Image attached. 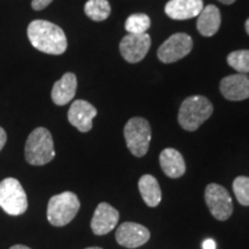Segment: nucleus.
Returning <instances> with one entry per match:
<instances>
[{"mask_svg":"<svg viewBox=\"0 0 249 249\" xmlns=\"http://www.w3.org/2000/svg\"><path fill=\"white\" fill-rule=\"evenodd\" d=\"M220 23H222V17L219 9L214 5H208L198 14L196 28L202 36L211 37L219 30Z\"/></svg>","mask_w":249,"mask_h":249,"instance_id":"obj_17","label":"nucleus"},{"mask_svg":"<svg viewBox=\"0 0 249 249\" xmlns=\"http://www.w3.org/2000/svg\"><path fill=\"white\" fill-rule=\"evenodd\" d=\"M52 1L53 0H33L31 1V7L35 9V11H42V9L48 7Z\"/></svg>","mask_w":249,"mask_h":249,"instance_id":"obj_23","label":"nucleus"},{"mask_svg":"<svg viewBox=\"0 0 249 249\" xmlns=\"http://www.w3.org/2000/svg\"><path fill=\"white\" fill-rule=\"evenodd\" d=\"M203 7V0H170L165 13L173 20H187L198 17Z\"/></svg>","mask_w":249,"mask_h":249,"instance_id":"obj_14","label":"nucleus"},{"mask_svg":"<svg viewBox=\"0 0 249 249\" xmlns=\"http://www.w3.org/2000/svg\"><path fill=\"white\" fill-rule=\"evenodd\" d=\"M76 88L77 80L75 74L65 73L61 79L58 80L53 85L51 92L52 101L59 107L68 104L71 101H73L76 93Z\"/></svg>","mask_w":249,"mask_h":249,"instance_id":"obj_15","label":"nucleus"},{"mask_svg":"<svg viewBox=\"0 0 249 249\" xmlns=\"http://www.w3.org/2000/svg\"><path fill=\"white\" fill-rule=\"evenodd\" d=\"M227 64L241 74L249 73V50L233 51L227 55Z\"/></svg>","mask_w":249,"mask_h":249,"instance_id":"obj_21","label":"nucleus"},{"mask_svg":"<svg viewBox=\"0 0 249 249\" xmlns=\"http://www.w3.org/2000/svg\"><path fill=\"white\" fill-rule=\"evenodd\" d=\"M205 203L217 220L224 222L233 213L232 197L226 188L218 183H209L204 191Z\"/></svg>","mask_w":249,"mask_h":249,"instance_id":"obj_7","label":"nucleus"},{"mask_svg":"<svg viewBox=\"0 0 249 249\" xmlns=\"http://www.w3.org/2000/svg\"><path fill=\"white\" fill-rule=\"evenodd\" d=\"M26 160L31 165H45L55 157L54 143L51 133L44 127H37L30 133L24 148Z\"/></svg>","mask_w":249,"mask_h":249,"instance_id":"obj_2","label":"nucleus"},{"mask_svg":"<svg viewBox=\"0 0 249 249\" xmlns=\"http://www.w3.org/2000/svg\"><path fill=\"white\" fill-rule=\"evenodd\" d=\"M124 135L127 148L135 157L147 154L151 141V127L147 119L141 117L129 119L124 126Z\"/></svg>","mask_w":249,"mask_h":249,"instance_id":"obj_5","label":"nucleus"},{"mask_svg":"<svg viewBox=\"0 0 249 249\" xmlns=\"http://www.w3.org/2000/svg\"><path fill=\"white\" fill-rule=\"evenodd\" d=\"M160 163L163 172L169 178H180L186 172V163L182 155L173 148H166L160 152Z\"/></svg>","mask_w":249,"mask_h":249,"instance_id":"obj_16","label":"nucleus"},{"mask_svg":"<svg viewBox=\"0 0 249 249\" xmlns=\"http://www.w3.org/2000/svg\"><path fill=\"white\" fill-rule=\"evenodd\" d=\"M213 107L204 96H191L182 102L180 107L178 121L180 126L188 132H194L211 117Z\"/></svg>","mask_w":249,"mask_h":249,"instance_id":"obj_3","label":"nucleus"},{"mask_svg":"<svg viewBox=\"0 0 249 249\" xmlns=\"http://www.w3.org/2000/svg\"><path fill=\"white\" fill-rule=\"evenodd\" d=\"M85 13L92 21L107 20L111 14V5L107 0H88L85 5Z\"/></svg>","mask_w":249,"mask_h":249,"instance_id":"obj_19","label":"nucleus"},{"mask_svg":"<svg viewBox=\"0 0 249 249\" xmlns=\"http://www.w3.org/2000/svg\"><path fill=\"white\" fill-rule=\"evenodd\" d=\"M233 192L241 205H249V177H238L233 181Z\"/></svg>","mask_w":249,"mask_h":249,"instance_id":"obj_22","label":"nucleus"},{"mask_svg":"<svg viewBox=\"0 0 249 249\" xmlns=\"http://www.w3.org/2000/svg\"><path fill=\"white\" fill-rule=\"evenodd\" d=\"M117 242L126 248H138L147 244L150 239V231L141 224L126 222L117 229Z\"/></svg>","mask_w":249,"mask_h":249,"instance_id":"obj_10","label":"nucleus"},{"mask_svg":"<svg viewBox=\"0 0 249 249\" xmlns=\"http://www.w3.org/2000/svg\"><path fill=\"white\" fill-rule=\"evenodd\" d=\"M150 18L144 13L132 14L130 17L127 18L126 22H124V29H126L127 33L134 34V35L147 33V30L150 28Z\"/></svg>","mask_w":249,"mask_h":249,"instance_id":"obj_20","label":"nucleus"},{"mask_svg":"<svg viewBox=\"0 0 249 249\" xmlns=\"http://www.w3.org/2000/svg\"><path fill=\"white\" fill-rule=\"evenodd\" d=\"M139 191L145 204L150 208L157 207L161 201V191L158 180L150 174H144L139 180Z\"/></svg>","mask_w":249,"mask_h":249,"instance_id":"obj_18","label":"nucleus"},{"mask_svg":"<svg viewBox=\"0 0 249 249\" xmlns=\"http://www.w3.org/2000/svg\"><path fill=\"white\" fill-rule=\"evenodd\" d=\"M218 1H220L224 5H231L235 1V0H218Z\"/></svg>","mask_w":249,"mask_h":249,"instance_id":"obj_27","label":"nucleus"},{"mask_svg":"<svg viewBox=\"0 0 249 249\" xmlns=\"http://www.w3.org/2000/svg\"><path fill=\"white\" fill-rule=\"evenodd\" d=\"M9 249H31L29 247H27V246H23V245H15L13 247H11Z\"/></svg>","mask_w":249,"mask_h":249,"instance_id":"obj_26","label":"nucleus"},{"mask_svg":"<svg viewBox=\"0 0 249 249\" xmlns=\"http://www.w3.org/2000/svg\"><path fill=\"white\" fill-rule=\"evenodd\" d=\"M245 28H246V31H247V34H248V35H249V18H248V20L246 21Z\"/></svg>","mask_w":249,"mask_h":249,"instance_id":"obj_28","label":"nucleus"},{"mask_svg":"<svg viewBox=\"0 0 249 249\" xmlns=\"http://www.w3.org/2000/svg\"><path fill=\"white\" fill-rule=\"evenodd\" d=\"M80 205L79 197L71 192L52 196L48 204V220L57 227L67 225L79 213Z\"/></svg>","mask_w":249,"mask_h":249,"instance_id":"obj_4","label":"nucleus"},{"mask_svg":"<svg viewBox=\"0 0 249 249\" xmlns=\"http://www.w3.org/2000/svg\"><path fill=\"white\" fill-rule=\"evenodd\" d=\"M27 34L31 45L46 54L60 55L67 50V38L64 30L50 21H33L28 26Z\"/></svg>","mask_w":249,"mask_h":249,"instance_id":"obj_1","label":"nucleus"},{"mask_svg":"<svg viewBox=\"0 0 249 249\" xmlns=\"http://www.w3.org/2000/svg\"><path fill=\"white\" fill-rule=\"evenodd\" d=\"M118 222H119V211L107 202H102L93 213L90 226L96 235H105L117 226Z\"/></svg>","mask_w":249,"mask_h":249,"instance_id":"obj_11","label":"nucleus"},{"mask_svg":"<svg viewBox=\"0 0 249 249\" xmlns=\"http://www.w3.org/2000/svg\"><path fill=\"white\" fill-rule=\"evenodd\" d=\"M150 46L151 38L147 33L139 35L128 34L121 39L119 49L124 60L130 64H138L148 54Z\"/></svg>","mask_w":249,"mask_h":249,"instance_id":"obj_9","label":"nucleus"},{"mask_svg":"<svg viewBox=\"0 0 249 249\" xmlns=\"http://www.w3.org/2000/svg\"><path fill=\"white\" fill-rule=\"evenodd\" d=\"M6 141H7V134L4 130V128L0 127V151L2 150L4 145L6 144Z\"/></svg>","mask_w":249,"mask_h":249,"instance_id":"obj_24","label":"nucleus"},{"mask_svg":"<svg viewBox=\"0 0 249 249\" xmlns=\"http://www.w3.org/2000/svg\"><path fill=\"white\" fill-rule=\"evenodd\" d=\"M86 249H103L101 247H89V248H86Z\"/></svg>","mask_w":249,"mask_h":249,"instance_id":"obj_29","label":"nucleus"},{"mask_svg":"<svg viewBox=\"0 0 249 249\" xmlns=\"http://www.w3.org/2000/svg\"><path fill=\"white\" fill-rule=\"evenodd\" d=\"M97 116V110L89 102L77 99L68 110V121L80 132L87 133L92 128V120Z\"/></svg>","mask_w":249,"mask_h":249,"instance_id":"obj_12","label":"nucleus"},{"mask_svg":"<svg viewBox=\"0 0 249 249\" xmlns=\"http://www.w3.org/2000/svg\"><path fill=\"white\" fill-rule=\"evenodd\" d=\"M219 88L227 101H245L249 98V76L241 73L229 75L220 81Z\"/></svg>","mask_w":249,"mask_h":249,"instance_id":"obj_13","label":"nucleus"},{"mask_svg":"<svg viewBox=\"0 0 249 249\" xmlns=\"http://www.w3.org/2000/svg\"><path fill=\"white\" fill-rule=\"evenodd\" d=\"M202 248L203 249H216V242L213 239H207L203 244H202Z\"/></svg>","mask_w":249,"mask_h":249,"instance_id":"obj_25","label":"nucleus"},{"mask_svg":"<svg viewBox=\"0 0 249 249\" xmlns=\"http://www.w3.org/2000/svg\"><path fill=\"white\" fill-rule=\"evenodd\" d=\"M193 45L194 43L189 35L183 33L174 34L160 46L157 57L164 64H172L191 53Z\"/></svg>","mask_w":249,"mask_h":249,"instance_id":"obj_8","label":"nucleus"},{"mask_svg":"<svg viewBox=\"0 0 249 249\" xmlns=\"http://www.w3.org/2000/svg\"><path fill=\"white\" fill-rule=\"evenodd\" d=\"M0 208L11 216H18L28 209V198L22 185L15 178L0 182Z\"/></svg>","mask_w":249,"mask_h":249,"instance_id":"obj_6","label":"nucleus"}]
</instances>
